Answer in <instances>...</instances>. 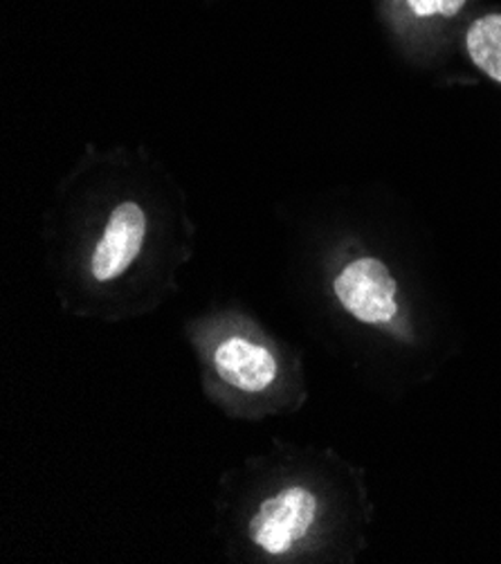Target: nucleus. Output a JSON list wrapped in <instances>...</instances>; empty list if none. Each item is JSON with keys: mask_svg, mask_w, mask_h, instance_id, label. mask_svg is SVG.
<instances>
[{"mask_svg": "<svg viewBox=\"0 0 501 564\" xmlns=\"http://www.w3.org/2000/svg\"><path fill=\"white\" fill-rule=\"evenodd\" d=\"M214 367L228 384L248 393L265 391L276 378V360L272 354L239 335L228 337L216 347Z\"/></svg>", "mask_w": 501, "mask_h": 564, "instance_id": "nucleus-4", "label": "nucleus"}, {"mask_svg": "<svg viewBox=\"0 0 501 564\" xmlns=\"http://www.w3.org/2000/svg\"><path fill=\"white\" fill-rule=\"evenodd\" d=\"M333 289L345 311L364 324H386L396 317V279L373 257L351 261Z\"/></svg>", "mask_w": 501, "mask_h": 564, "instance_id": "nucleus-2", "label": "nucleus"}, {"mask_svg": "<svg viewBox=\"0 0 501 564\" xmlns=\"http://www.w3.org/2000/svg\"><path fill=\"white\" fill-rule=\"evenodd\" d=\"M468 0H405L407 12L418 21L429 19H455Z\"/></svg>", "mask_w": 501, "mask_h": 564, "instance_id": "nucleus-6", "label": "nucleus"}, {"mask_svg": "<svg viewBox=\"0 0 501 564\" xmlns=\"http://www.w3.org/2000/svg\"><path fill=\"white\" fill-rule=\"evenodd\" d=\"M317 506V497L304 486H288L263 499L250 520L252 542L268 555L288 553L308 535Z\"/></svg>", "mask_w": 501, "mask_h": 564, "instance_id": "nucleus-1", "label": "nucleus"}, {"mask_svg": "<svg viewBox=\"0 0 501 564\" xmlns=\"http://www.w3.org/2000/svg\"><path fill=\"white\" fill-rule=\"evenodd\" d=\"M466 47L472 64L501 84V14L477 19L466 34Z\"/></svg>", "mask_w": 501, "mask_h": 564, "instance_id": "nucleus-5", "label": "nucleus"}, {"mask_svg": "<svg viewBox=\"0 0 501 564\" xmlns=\"http://www.w3.org/2000/svg\"><path fill=\"white\" fill-rule=\"evenodd\" d=\"M146 235V216L138 203H122L110 214L104 235L95 246L90 272L106 284L122 276L138 259Z\"/></svg>", "mask_w": 501, "mask_h": 564, "instance_id": "nucleus-3", "label": "nucleus"}]
</instances>
